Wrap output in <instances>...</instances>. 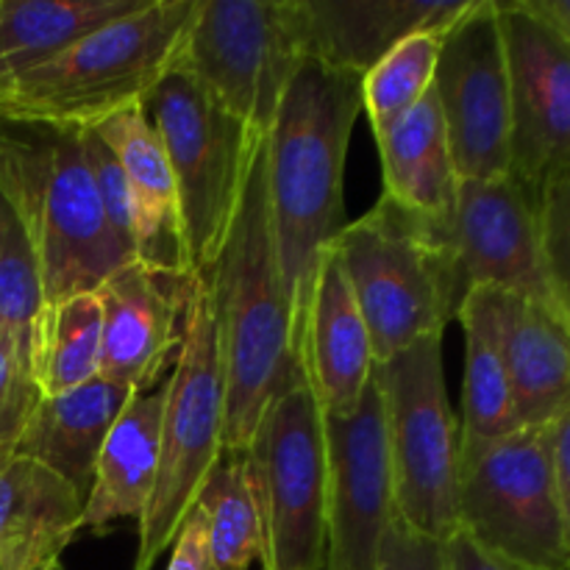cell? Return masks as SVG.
<instances>
[{
  "label": "cell",
  "instance_id": "1",
  "mask_svg": "<svg viewBox=\"0 0 570 570\" xmlns=\"http://www.w3.org/2000/svg\"><path fill=\"white\" fill-rule=\"evenodd\" d=\"M206 282L226 393L223 443L245 451L267 404L304 379L267 198V134Z\"/></svg>",
  "mask_w": 570,
  "mask_h": 570
},
{
  "label": "cell",
  "instance_id": "2",
  "mask_svg": "<svg viewBox=\"0 0 570 570\" xmlns=\"http://www.w3.org/2000/svg\"><path fill=\"white\" fill-rule=\"evenodd\" d=\"M362 115V78L317 59L301 61L267 131V198L295 348L317 265L348 226L345 156Z\"/></svg>",
  "mask_w": 570,
  "mask_h": 570
},
{
  "label": "cell",
  "instance_id": "3",
  "mask_svg": "<svg viewBox=\"0 0 570 570\" xmlns=\"http://www.w3.org/2000/svg\"><path fill=\"white\" fill-rule=\"evenodd\" d=\"M0 195L26 226L48 306L137 262L106 226L81 131L0 117Z\"/></svg>",
  "mask_w": 570,
  "mask_h": 570
},
{
  "label": "cell",
  "instance_id": "4",
  "mask_svg": "<svg viewBox=\"0 0 570 570\" xmlns=\"http://www.w3.org/2000/svg\"><path fill=\"white\" fill-rule=\"evenodd\" d=\"M195 0H154L0 87V117L89 131L148 98L170 72Z\"/></svg>",
  "mask_w": 570,
  "mask_h": 570
},
{
  "label": "cell",
  "instance_id": "5",
  "mask_svg": "<svg viewBox=\"0 0 570 570\" xmlns=\"http://www.w3.org/2000/svg\"><path fill=\"white\" fill-rule=\"evenodd\" d=\"M367 323L376 365L417 340L443 337L462 304L454 245L387 195L334 239Z\"/></svg>",
  "mask_w": 570,
  "mask_h": 570
},
{
  "label": "cell",
  "instance_id": "6",
  "mask_svg": "<svg viewBox=\"0 0 570 570\" xmlns=\"http://www.w3.org/2000/svg\"><path fill=\"white\" fill-rule=\"evenodd\" d=\"M161 454L154 495L139 518V549L134 570H150L176 543V534L206 479L226 454V393L215 337L212 293L206 276H193L184 312L181 345L165 382Z\"/></svg>",
  "mask_w": 570,
  "mask_h": 570
},
{
  "label": "cell",
  "instance_id": "7",
  "mask_svg": "<svg viewBox=\"0 0 570 570\" xmlns=\"http://www.w3.org/2000/svg\"><path fill=\"white\" fill-rule=\"evenodd\" d=\"M161 139L178 204L193 276H206L223 248L248 167L265 134L245 128L189 72L170 67L142 100Z\"/></svg>",
  "mask_w": 570,
  "mask_h": 570
},
{
  "label": "cell",
  "instance_id": "8",
  "mask_svg": "<svg viewBox=\"0 0 570 570\" xmlns=\"http://www.w3.org/2000/svg\"><path fill=\"white\" fill-rule=\"evenodd\" d=\"M456 523L482 549L532 570H562L570 546L551 460V423L462 445Z\"/></svg>",
  "mask_w": 570,
  "mask_h": 570
},
{
  "label": "cell",
  "instance_id": "9",
  "mask_svg": "<svg viewBox=\"0 0 570 570\" xmlns=\"http://www.w3.org/2000/svg\"><path fill=\"white\" fill-rule=\"evenodd\" d=\"M376 382L393 460L395 518L445 543L460 529L456 482L462 429L445 390L443 337L417 340L376 365Z\"/></svg>",
  "mask_w": 570,
  "mask_h": 570
},
{
  "label": "cell",
  "instance_id": "10",
  "mask_svg": "<svg viewBox=\"0 0 570 570\" xmlns=\"http://www.w3.org/2000/svg\"><path fill=\"white\" fill-rule=\"evenodd\" d=\"M304 59L298 0H195L173 67L245 128L267 134Z\"/></svg>",
  "mask_w": 570,
  "mask_h": 570
},
{
  "label": "cell",
  "instance_id": "11",
  "mask_svg": "<svg viewBox=\"0 0 570 570\" xmlns=\"http://www.w3.org/2000/svg\"><path fill=\"white\" fill-rule=\"evenodd\" d=\"M262 512V570H323L328 465L323 410L306 379L276 395L245 449Z\"/></svg>",
  "mask_w": 570,
  "mask_h": 570
},
{
  "label": "cell",
  "instance_id": "12",
  "mask_svg": "<svg viewBox=\"0 0 570 570\" xmlns=\"http://www.w3.org/2000/svg\"><path fill=\"white\" fill-rule=\"evenodd\" d=\"M432 95L462 181H495L512 165V92L495 0H473L443 33Z\"/></svg>",
  "mask_w": 570,
  "mask_h": 570
},
{
  "label": "cell",
  "instance_id": "13",
  "mask_svg": "<svg viewBox=\"0 0 570 570\" xmlns=\"http://www.w3.org/2000/svg\"><path fill=\"white\" fill-rule=\"evenodd\" d=\"M328 465L326 568L376 570L395 521V479L376 371L351 412L323 415Z\"/></svg>",
  "mask_w": 570,
  "mask_h": 570
},
{
  "label": "cell",
  "instance_id": "14",
  "mask_svg": "<svg viewBox=\"0 0 570 570\" xmlns=\"http://www.w3.org/2000/svg\"><path fill=\"white\" fill-rule=\"evenodd\" d=\"M499 3L512 92V165L529 198L570 167V42L521 0Z\"/></svg>",
  "mask_w": 570,
  "mask_h": 570
},
{
  "label": "cell",
  "instance_id": "15",
  "mask_svg": "<svg viewBox=\"0 0 570 570\" xmlns=\"http://www.w3.org/2000/svg\"><path fill=\"white\" fill-rule=\"evenodd\" d=\"M451 245L462 298L473 287L504 289L570 326L540 248L534 204L515 178L460 184Z\"/></svg>",
  "mask_w": 570,
  "mask_h": 570
},
{
  "label": "cell",
  "instance_id": "16",
  "mask_svg": "<svg viewBox=\"0 0 570 570\" xmlns=\"http://www.w3.org/2000/svg\"><path fill=\"white\" fill-rule=\"evenodd\" d=\"M189 282L128 262L100 284V379L131 393L159 384L181 345Z\"/></svg>",
  "mask_w": 570,
  "mask_h": 570
},
{
  "label": "cell",
  "instance_id": "17",
  "mask_svg": "<svg viewBox=\"0 0 570 570\" xmlns=\"http://www.w3.org/2000/svg\"><path fill=\"white\" fill-rule=\"evenodd\" d=\"M298 360L323 415L354 410L376 371L371 332L334 248L317 265L301 323Z\"/></svg>",
  "mask_w": 570,
  "mask_h": 570
},
{
  "label": "cell",
  "instance_id": "18",
  "mask_svg": "<svg viewBox=\"0 0 570 570\" xmlns=\"http://www.w3.org/2000/svg\"><path fill=\"white\" fill-rule=\"evenodd\" d=\"M306 59L365 76L412 33L449 31L473 0H298Z\"/></svg>",
  "mask_w": 570,
  "mask_h": 570
},
{
  "label": "cell",
  "instance_id": "19",
  "mask_svg": "<svg viewBox=\"0 0 570 570\" xmlns=\"http://www.w3.org/2000/svg\"><path fill=\"white\" fill-rule=\"evenodd\" d=\"M95 131L115 150L126 173L134 226H137V262L159 276L189 282L193 267H189L187 239H184L176 178L142 104L109 117Z\"/></svg>",
  "mask_w": 570,
  "mask_h": 570
},
{
  "label": "cell",
  "instance_id": "20",
  "mask_svg": "<svg viewBox=\"0 0 570 570\" xmlns=\"http://www.w3.org/2000/svg\"><path fill=\"white\" fill-rule=\"evenodd\" d=\"M83 499L37 460L0 454V570H65L81 534Z\"/></svg>",
  "mask_w": 570,
  "mask_h": 570
},
{
  "label": "cell",
  "instance_id": "21",
  "mask_svg": "<svg viewBox=\"0 0 570 570\" xmlns=\"http://www.w3.org/2000/svg\"><path fill=\"white\" fill-rule=\"evenodd\" d=\"M373 137L382 154V195L451 237L462 178L434 95L429 92L415 109Z\"/></svg>",
  "mask_w": 570,
  "mask_h": 570
},
{
  "label": "cell",
  "instance_id": "22",
  "mask_svg": "<svg viewBox=\"0 0 570 570\" xmlns=\"http://www.w3.org/2000/svg\"><path fill=\"white\" fill-rule=\"evenodd\" d=\"M131 395L100 376L70 393L42 395L14 451L65 479L87 504L100 449Z\"/></svg>",
  "mask_w": 570,
  "mask_h": 570
},
{
  "label": "cell",
  "instance_id": "23",
  "mask_svg": "<svg viewBox=\"0 0 570 570\" xmlns=\"http://www.w3.org/2000/svg\"><path fill=\"white\" fill-rule=\"evenodd\" d=\"M495 323L518 426L554 423L570 406V326L504 289H495Z\"/></svg>",
  "mask_w": 570,
  "mask_h": 570
},
{
  "label": "cell",
  "instance_id": "24",
  "mask_svg": "<svg viewBox=\"0 0 570 570\" xmlns=\"http://www.w3.org/2000/svg\"><path fill=\"white\" fill-rule=\"evenodd\" d=\"M165 399L167 387L159 384L148 393H134L120 412L95 465L81 532L104 534L117 521L142 518L159 476Z\"/></svg>",
  "mask_w": 570,
  "mask_h": 570
},
{
  "label": "cell",
  "instance_id": "25",
  "mask_svg": "<svg viewBox=\"0 0 570 570\" xmlns=\"http://www.w3.org/2000/svg\"><path fill=\"white\" fill-rule=\"evenodd\" d=\"M154 0H0V59L6 81L56 59L100 28Z\"/></svg>",
  "mask_w": 570,
  "mask_h": 570
},
{
  "label": "cell",
  "instance_id": "26",
  "mask_svg": "<svg viewBox=\"0 0 570 570\" xmlns=\"http://www.w3.org/2000/svg\"><path fill=\"white\" fill-rule=\"evenodd\" d=\"M465 332V390H462V445L490 443L515 432V399L495 323V289L473 287L456 309Z\"/></svg>",
  "mask_w": 570,
  "mask_h": 570
},
{
  "label": "cell",
  "instance_id": "27",
  "mask_svg": "<svg viewBox=\"0 0 570 570\" xmlns=\"http://www.w3.org/2000/svg\"><path fill=\"white\" fill-rule=\"evenodd\" d=\"M31 371L45 399L100 376L98 295H72L45 306L31 340Z\"/></svg>",
  "mask_w": 570,
  "mask_h": 570
},
{
  "label": "cell",
  "instance_id": "28",
  "mask_svg": "<svg viewBox=\"0 0 570 570\" xmlns=\"http://www.w3.org/2000/svg\"><path fill=\"white\" fill-rule=\"evenodd\" d=\"M212 570H250L265 551L262 512L245 451H226L198 495Z\"/></svg>",
  "mask_w": 570,
  "mask_h": 570
},
{
  "label": "cell",
  "instance_id": "29",
  "mask_svg": "<svg viewBox=\"0 0 570 570\" xmlns=\"http://www.w3.org/2000/svg\"><path fill=\"white\" fill-rule=\"evenodd\" d=\"M443 33H412L362 76V111L367 115L373 134L399 122L432 92Z\"/></svg>",
  "mask_w": 570,
  "mask_h": 570
},
{
  "label": "cell",
  "instance_id": "30",
  "mask_svg": "<svg viewBox=\"0 0 570 570\" xmlns=\"http://www.w3.org/2000/svg\"><path fill=\"white\" fill-rule=\"evenodd\" d=\"M45 287L37 254L9 200L0 195V332L31 360V340L45 312Z\"/></svg>",
  "mask_w": 570,
  "mask_h": 570
},
{
  "label": "cell",
  "instance_id": "31",
  "mask_svg": "<svg viewBox=\"0 0 570 570\" xmlns=\"http://www.w3.org/2000/svg\"><path fill=\"white\" fill-rule=\"evenodd\" d=\"M532 204L546 267L570 321V167L551 176Z\"/></svg>",
  "mask_w": 570,
  "mask_h": 570
},
{
  "label": "cell",
  "instance_id": "32",
  "mask_svg": "<svg viewBox=\"0 0 570 570\" xmlns=\"http://www.w3.org/2000/svg\"><path fill=\"white\" fill-rule=\"evenodd\" d=\"M83 156L92 170L95 189H98L100 209H104L106 226L115 234L117 243L137 259V226H134V206L131 195H128L126 173H122L120 161H117L115 150L100 139L95 128L81 131Z\"/></svg>",
  "mask_w": 570,
  "mask_h": 570
},
{
  "label": "cell",
  "instance_id": "33",
  "mask_svg": "<svg viewBox=\"0 0 570 570\" xmlns=\"http://www.w3.org/2000/svg\"><path fill=\"white\" fill-rule=\"evenodd\" d=\"M42 401L31 360L6 332H0V454L14 451L22 429Z\"/></svg>",
  "mask_w": 570,
  "mask_h": 570
},
{
  "label": "cell",
  "instance_id": "34",
  "mask_svg": "<svg viewBox=\"0 0 570 570\" xmlns=\"http://www.w3.org/2000/svg\"><path fill=\"white\" fill-rule=\"evenodd\" d=\"M376 570H449L440 540L426 538L395 518L379 549Z\"/></svg>",
  "mask_w": 570,
  "mask_h": 570
},
{
  "label": "cell",
  "instance_id": "35",
  "mask_svg": "<svg viewBox=\"0 0 570 570\" xmlns=\"http://www.w3.org/2000/svg\"><path fill=\"white\" fill-rule=\"evenodd\" d=\"M173 557L167 570H212L209 557V532H206V515L198 504L187 515L170 546Z\"/></svg>",
  "mask_w": 570,
  "mask_h": 570
},
{
  "label": "cell",
  "instance_id": "36",
  "mask_svg": "<svg viewBox=\"0 0 570 570\" xmlns=\"http://www.w3.org/2000/svg\"><path fill=\"white\" fill-rule=\"evenodd\" d=\"M443 549L449 570H532L527 566H518V562L512 560H504V557L493 554V551L482 549V546L473 543L462 529H456V532L445 540Z\"/></svg>",
  "mask_w": 570,
  "mask_h": 570
},
{
  "label": "cell",
  "instance_id": "37",
  "mask_svg": "<svg viewBox=\"0 0 570 570\" xmlns=\"http://www.w3.org/2000/svg\"><path fill=\"white\" fill-rule=\"evenodd\" d=\"M551 460H554L557 495H560L562 523L570 546V406L551 423Z\"/></svg>",
  "mask_w": 570,
  "mask_h": 570
},
{
  "label": "cell",
  "instance_id": "38",
  "mask_svg": "<svg viewBox=\"0 0 570 570\" xmlns=\"http://www.w3.org/2000/svg\"><path fill=\"white\" fill-rule=\"evenodd\" d=\"M521 3L570 42V0H521Z\"/></svg>",
  "mask_w": 570,
  "mask_h": 570
},
{
  "label": "cell",
  "instance_id": "39",
  "mask_svg": "<svg viewBox=\"0 0 570 570\" xmlns=\"http://www.w3.org/2000/svg\"><path fill=\"white\" fill-rule=\"evenodd\" d=\"M6 83V70H3V59H0V87Z\"/></svg>",
  "mask_w": 570,
  "mask_h": 570
},
{
  "label": "cell",
  "instance_id": "40",
  "mask_svg": "<svg viewBox=\"0 0 570 570\" xmlns=\"http://www.w3.org/2000/svg\"><path fill=\"white\" fill-rule=\"evenodd\" d=\"M562 570H570V560H568V566H566V568H562Z\"/></svg>",
  "mask_w": 570,
  "mask_h": 570
},
{
  "label": "cell",
  "instance_id": "41",
  "mask_svg": "<svg viewBox=\"0 0 570 570\" xmlns=\"http://www.w3.org/2000/svg\"><path fill=\"white\" fill-rule=\"evenodd\" d=\"M323 570H340V568H323Z\"/></svg>",
  "mask_w": 570,
  "mask_h": 570
}]
</instances>
